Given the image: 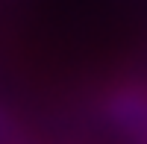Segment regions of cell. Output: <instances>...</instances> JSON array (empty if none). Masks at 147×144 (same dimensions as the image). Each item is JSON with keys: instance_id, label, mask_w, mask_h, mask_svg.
<instances>
[]
</instances>
